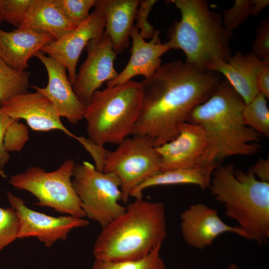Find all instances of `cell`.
I'll use <instances>...</instances> for the list:
<instances>
[{
  "mask_svg": "<svg viewBox=\"0 0 269 269\" xmlns=\"http://www.w3.org/2000/svg\"><path fill=\"white\" fill-rule=\"evenodd\" d=\"M1 106L9 117L24 120L33 131L59 130L76 138V136L62 124L52 103L38 91L17 95Z\"/></svg>",
  "mask_w": 269,
  "mask_h": 269,
  "instance_id": "2e32d148",
  "label": "cell"
},
{
  "mask_svg": "<svg viewBox=\"0 0 269 269\" xmlns=\"http://www.w3.org/2000/svg\"><path fill=\"white\" fill-rule=\"evenodd\" d=\"M207 147V138L203 129L196 124L183 123L175 138L156 147L161 157L160 172L204 168L202 162Z\"/></svg>",
  "mask_w": 269,
  "mask_h": 269,
  "instance_id": "4fadbf2b",
  "label": "cell"
},
{
  "mask_svg": "<svg viewBox=\"0 0 269 269\" xmlns=\"http://www.w3.org/2000/svg\"><path fill=\"white\" fill-rule=\"evenodd\" d=\"M141 97V83L134 80L96 91L83 115L89 139L104 146L119 144L132 134L140 114Z\"/></svg>",
  "mask_w": 269,
  "mask_h": 269,
  "instance_id": "8992f818",
  "label": "cell"
},
{
  "mask_svg": "<svg viewBox=\"0 0 269 269\" xmlns=\"http://www.w3.org/2000/svg\"><path fill=\"white\" fill-rule=\"evenodd\" d=\"M180 228L185 242L202 249L210 246L220 235L231 232L248 239L246 232L239 226L226 224L219 216L217 210L203 203L192 204L180 215Z\"/></svg>",
  "mask_w": 269,
  "mask_h": 269,
  "instance_id": "5bb4252c",
  "label": "cell"
},
{
  "mask_svg": "<svg viewBox=\"0 0 269 269\" xmlns=\"http://www.w3.org/2000/svg\"><path fill=\"white\" fill-rule=\"evenodd\" d=\"M12 119L4 112L0 104V169L3 171L10 157L9 152L4 148V137L6 130Z\"/></svg>",
  "mask_w": 269,
  "mask_h": 269,
  "instance_id": "d6a6232c",
  "label": "cell"
},
{
  "mask_svg": "<svg viewBox=\"0 0 269 269\" xmlns=\"http://www.w3.org/2000/svg\"><path fill=\"white\" fill-rule=\"evenodd\" d=\"M222 80L217 72L199 70L180 60L161 64L141 82V109L131 135L149 136L155 147L173 139L191 111Z\"/></svg>",
  "mask_w": 269,
  "mask_h": 269,
  "instance_id": "6da1fadb",
  "label": "cell"
},
{
  "mask_svg": "<svg viewBox=\"0 0 269 269\" xmlns=\"http://www.w3.org/2000/svg\"><path fill=\"white\" fill-rule=\"evenodd\" d=\"M211 193L223 204L226 215L236 221L248 239L259 245L269 239V183L259 180L251 169H235L233 163L214 170Z\"/></svg>",
  "mask_w": 269,
  "mask_h": 269,
  "instance_id": "5b68a950",
  "label": "cell"
},
{
  "mask_svg": "<svg viewBox=\"0 0 269 269\" xmlns=\"http://www.w3.org/2000/svg\"><path fill=\"white\" fill-rule=\"evenodd\" d=\"M267 62L269 61L260 60L252 52L243 53L238 51L228 62H215L209 70L223 74L247 104L259 93L257 78Z\"/></svg>",
  "mask_w": 269,
  "mask_h": 269,
  "instance_id": "ac0fdd59",
  "label": "cell"
},
{
  "mask_svg": "<svg viewBox=\"0 0 269 269\" xmlns=\"http://www.w3.org/2000/svg\"><path fill=\"white\" fill-rule=\"evenodd\" d=\"M167 235L163 203L135 199L125 211L102 228L95 242L96 260H134L162 245Z\"/></svg>",
  "mask_w": 269,
  "mask_h": 269,
  "instance_id": "3957f363",
  "label": "cell"
},
{
  "mask_svg": "<svg viewBox=\"0 0 269 269\" xmlns=\"http://www.w3.org/2000/svg\"><path fill=\"white\" fill-rule=\"evenodd\" d=\"M269 4V0H236L231 8L223 10V24L233 31L249 16L258 15Z\"/></svg>",
  "mask_w": 269,
  "mask_h": 269,
  "instance_id": "cb8c5ba5",
  "label": "cell"
},
{
  "mask_svg": "<svg viewBox=\"0 0 269 269\" xmlns=\"http://www.w3.org/2000/svg\"><path fill=\"white\" fill-rule=\"evenodd\" d=\"M54 40L49 34L30 29L8 32L0 28V58L14 69L25 71L29 59Z\"/></svg>",
  "mask_w": 269,
  "mask_h": 269,
  "instance_id": "d6986e66",
  "label": "cell"
},
{
  "mask_svg": "<svg viewBox=\"0 0 269 269\" xmlns=\"http://www.w3.org/2000/svg\"><path fill=\"white\" fill-rule=\"evenodd\" d=\"M76 27L66 19L53 0H33L19 28L47 33L56 40Z\"/></svg>",
  "mask_w": 269,
  "mask_h": 269,
  "instance_id": "44dd1931",
  "label": "cell"
},
{
  "mask_svg": "<svg viewBox=\"0 0 269 269\" xmlns=\"http://www.w3.org/2000/svg\"><path fill=\"white\" fill-rule=\"evenodd\" d=\"M139 0H96L94 6L103 11L104 31L110 37L115 53L120 54L129 44Z\"/></svg>",
  "mask_w": 269,
  "mask_h": 269,
  "instance_id": "ffe728a7",
  "label": "cell"
},
{
  "mask_svg": "<svg viewBox=\"0 0 269 269\" xmlns=\"http://www.w3.org/2000/svg\"><path fill=\"white\" fill-rule=\"evenodd\" d=\"M43 63L47 72L48 84L45 88L31 87L47 97L60 117L65 118L72 124L82 119L85 106L79 101L66 75V68L54 59L41 51L34 55Z\"/></svg>",
  "mask_w": 269,
  "mask_h": 269,
  "instance_id": "9a60e30c",
  "label": "cell"
},
{
  "mask_svg": "<svg viewBox=\"0 0 269 269\" xmlns=\"http://www.w3.org/2000/svg\"><path fill=\"white\" fill-rule=\"evenodd\" d=\"M160 34V31L156 30L151 40L146 42L134 26L130 34L132 46L130 60L116 78L106 82L107 87L125 83L137 75L143 76L145 79L152 76L161 65V57L172 49L168 41L161 42Z\"/></svg>",
  "mask_w": 269,
  "mask_h": 269,
  "instance_id": "e0dca14e",
  "label": "cell"
},
{
  "mask_svg": "<svg viewBox=\"0 0 269 269\" xmlns=\"http://www.w3.org/2000/svg\"><path fill=\"white\" fill-rule=\"evenodd\" d=\"M75 165L73 159L68 158L50 172L38 166H29L23 172L11 175L8 182L15 188L32 194L38 206L83 218L86 215L71 180Z\"/></svg>",
  "mask_w": 269,
  "mask_h": 269,
  "instance_id": "52a82bcc",
  "label": "cell"
},
{
  "mask_svg": "<svg viewBox=\"0 0 269 269\" xmlns=\"http://www.w3.org/2000/svg\"><path fill=\"white\" fill-rule=\"evenodd\" d=\"M19 120L13 118L6 130L4 146L8 152L21 151L29 138L27 127Z\"/></svg>",
  "mask_w": 269,
  "mask_h": 269,
  "instance_id": "f546056e",
  "label": "cell"
},
{
  "mask_svg": "<svg viewBox=\"0 0 269 269\" xmlns=\"http://www.w3.org/2000/svg\"><path fill=\"white\" fill-rule=\"evenodd\" d=\"M214 169L209 168L177 169L160 172L148 178L131 193L135 199L142 197V191L146 188L161 185L194 184L202 189L209 188Z\"/></svg>",
  "mask_w": 269,
  "mask_h": 269,
  "instance_id": "7402d4cb",
  "label": "cell"
},
{
  "mask_svg": "<svg viewBox=\"0 0 269 269\" xmlns=\"http://www.w3.org/2000/svg\"><path fill=\"white\" fill-rule=\"evenodd\" d=\"M227 269H240L236 264L233 263V264H230L228 267Z\"/></svg>",
  "mask_w": 269,
  "mask_h": 269,
  "instance_id": "d590c367",
  "label": "cell"
},
{
  "mask_svg": "<svg viewBox=\"0 0 269 269\" xmlns=\"http://www.w3.org/2000/svg\"><path fill=\"white\" fill-rule=\"evenodd\" d=\"M30 73L14 69L0 58V104L27 92Z\"/></svg>",
  "mask_w": 269,
  "mask_h": 269,
  "instance_id": "603a6c76",
  "label": "cell"
},
{
  "mask_svg": "<svg viewBox=\"0 0 269 269\" xmlns=\"http://www.w3.org/2000/svg\"><path fill=\"white\" fill-rule=\"evenodd\" d=\"M251 169L259 180L269 183V158H260Z\"/></svg>",
  "mask_w": 269,
  "mask_h": 269,
  "instance_id": "e575fe53",
  "label": "cell"
},
{
  "mask_svg": "<svg viewBox=\"0 0 269 269\" xmlns=\"http://www.w3.org/2000/svg\"><path fill=\"white\" fill-rule=\"evenodd\" d=\"M72 184L86 217L97 222L102 228L122 215L126 207L121 200V181L115 174L96 169L84 161L75 165Z\"/></svg>",
  "mask_w": 269,
  "mask_h": 269,
  "instance_id": "ba28073f",
  "label": "cell"
},
{
  "mask_svg": "<svg viewBox=\"0 0 269 269\" xmlns=\"http://www.w3.org/2000/svg\"><path fill=\"white\" fill-rule=\"evenodd\" d=\"M127 137L113 151H106L103 171L116 174L121 181V200L127 203L132 192L160 172L161 157L151 137Z\"/></svg>",
  "mask_w": 269,
  "mask_h": 269,
  "instance_id": "9c48e42d",
  "label": "cell"
},
{
  "mask_svg": "<svg viewBox=\"0 0 269 269\" xmlns=\"http://www.w3.org/2000/svg\"><path fill=\"white\" fill-rule=\"evenodd\" d=\"M180 11L179 21L173 22L167 35L172 49H181L185 62L202 71H210L217 60L232 57L233 31L223 24L222 13L212 10L205 0H170Z\"/></svg>",
  "mask_w": 269,
  "mask_h": 269,
  "instance_id": "277c9868",
  "label": "cell"
},
{
  "mask_svg": "<svg viewBox=\"0 0 269 269\" xmlns=\"http://www.w3.org/2000/svg\"><path fill=\"white\" fill-rule=\"evenodd\" d=\"M19 220L11 207H0V252L17 239Z\"/></svg>",
  "mask_w": 269,
  "mask_h": 269,
  "instance_id": "83f0119b",
  "label": "cell"
},
{
  "mask_svg": "<svg viewBox=\"0 0 269 269\" xmlns=\"http://www.w3.org/2000/svg\"><path fill=\"white\" fill-rule=\"evenodd\" d=\"M94 7L86 20L61 38L45 45L41 50L66 67L72 85L76 79V67L82 51L90 41L101 36L105 30L104 13L99 7Z\"/></svg>",
  "mask_w": 269,
  "mask_h": 269,
  "instance_id": "7c38bea8",
  "label": "cell"
},
{
  "mask_svg": "<svg viewBox=\"0 0 269 269\" xmlns=\"http://www.w3.org/2000/svg\"><path fill=\"white\" fill-rule=\"evenodd\" d=\"M0 176H1L2 178H6L7 175L5 174V173L4 172V171L1 170L0 169Z\"/></svg>",
  "mask_w": 269,
  "mask_h": 269,
  "instance_id": "8d00e7d4",
  "label": "cell"
},
{
  "mask_svg": "<svg viewBox=\"0 0 269 269\" xmlns=\"http://www.w3.org/2000/svg\"><path fill=\"white\" fill-rule=\"evenodd\" d=\"M252 53L263 61H269V19L265 18L258 26Z\"/></svg>",
  "mask_w": 269,
  "mask_h": 269,
  "instance_id": "1f68e13d",
  "label": "cell"
},
{
  "mask_svg": "<svg viewBox=\"0 0 269 269\" xmlns=\"http://www.w3.org/2000/svg\"><path fill=\"white\" fill-rule=\"evenodd\" d=\"M85 49L87 57L72 85L75 94L84 106L104 82L113 80L118 75L114 65L117 54L110 37L105 31L100 37L90 41Z\"/></svg>",
  "mask_w": 269,
  "mask_h": 269,
  "instance_id": "30bf717a",
  "label": "cell"
},
{
  "mask_svg": "<svg viewBox=\"0 0 269 269\" xmlns=\"http://www.w3.org/2000/svg\"><path fill=\"white\" fill-rule=\"evenodd\" d=\"M245 105L226 80L191 111L186 122L200 125L207 138L203 167L215 169L227 157L252 155L259 151L261 134L245 124L242 114Z\"/></svg>",
  "mask_w": 269,
  "mask_h": 269,
  "instance_id": "7a4b0ae2",
  "label": "cell"
},
{
  "mask_svg": "<svg viewBox=\"0 0 269 269\" xmlns=\"http://www.w3.org/2000/svg\"><path fill=\"white\" fill-rule=\"evenodd\" d=\"M267 98L258 93L249 103L246 104L243 111L245 124L261 135L269 136V110Z\"/></svg>",
  "mask_w": 269,
  "mask_h": 269,
  "instance_id": "d4e9b609",
  "label": "cell"
},
{
  "mask_svg": "<svg viewBox=\"0 0 269 269\" xmlns=\"http://www.w3.org/2000/svg\"><path fill=\"white\" fill-rule=\"evenodd\" d=\"M258 92L269 98V62L266 63L257 80Z\"/></svg>",
  "mask_w": 269,
  "mask_h": 269,
  "instance_id": "836d02e7",
  "label": "cell"
},
{
  "mask_svg": "<svg viewBox=\"0 0 269 269\" xmlns=\"http://www.w3.org/2000/svg\"><path fill=\"white\" fill-rule=\"evenodd\" d=\"M162 245L154 248L147 255L138 260L122 261L95 260L92 269H165L160 256Z\"/></svg>",
  "mask_w": 269,
  "mask_h": 269,
  "instance_id": "484cf974",
  "label": "cell"
},
{
  "mask_svg": "<svg viewBox=\"0 0 269 269\" xmlns=\"http://www.w3.org/2000/svg\"><path fill=\"white\" fill-rule=\"evenodd\" d=\"M66 19L77 27L89 17L96 0H53Z\"/></svg>",
  "mask_w": 269,
  "mask_h": 269,
  "instance_id": "4316f807",
  "label": "cell"
},
{
  "mask_svg": "<svg viewBox=\"0 0 269 269\" xmlns=\"http://www.w3.org/2000/svg\"><path fill=\"white\" fill-rule=\"evenodd\" d=\"M157 1L156 0L139 1L135 15V20H136L135 26L144 39L151 38L156 31L153 26L149 22L148 16L152 7Z\"/></svg>",
  "mask_w": 269,
  "mask_h": 269,
  "instance_id": "4dcf8cb0",
  "label": "cell"
},
{
  "mask_svg": "<svg viewBox=\"0 0 269 269\" xmlns=\"http://www.w3.org/2000/svg\"><path fill=\"white\" fill-rule=\"evenodd\" d=\"M33 0H1L3 21L19 28Z\"/></svg>",
  "mask_w": 269,
  "mask_h": 269,
  "instance_id": "f1b7e54d",
  "label": "cell"
},
{
  "mask_svg": "<svg viewBox=\"0 0 269 269\" xmlns=\"http://www.w3.org/2000/svg\"><path fill=\"white\" fill-rule=\"evenodd\" d=\"M11 207L19 220L17 239L36 237L47 247L57 240H66L68 234L74 228L87 226L89 222L83 218L70 215L53 217L27 207L21 198L7 191Z\"/></svg>",
  "mask_w": 269,
  "mask_h": 269,
  "instance_id": "8fae6325",
  "label": "cell"
},
{
  "mask_svg": "<svg viewBox=\"0 0 269 269\" xmlns=\"http://www.w3.org/2000/svg\"><path fill=\"white\" fill-rule=\"evenodd\" d=\"M1 9V0H0V24L3 22Z\"/></svg>",
  "mask_w": 269,
  "mask_h": 269,
  "instance_id": "74e56055",
  "label": "cell"
}]
</instances>
